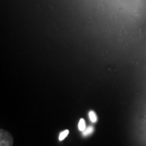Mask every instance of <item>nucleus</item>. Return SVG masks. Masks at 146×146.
<instances>
[{
    "instance_id": "obj_5",
    "label": "nucleus",
    "mask_w": 146,
    "mask_h": 146,
    "mask_svg": "<svg viewBox=\"0 0 146 146\" xmlns=\"http://www.w3.org/2000/svg\"><path fill=\"white\" fill-rule=\"evenodd\" d=\"M69 134V131L68 129H66V130H64L62 132L60 133V135H59V140L60 141H63L64 139Z\"/></svg>"
},
{
    "instance_id": "obj_2",
    "label": "nucleus",
    "mask_w": 146,
    "mask_h": 146,
    "mask_svg": "<svg viewBox=\"0 0 146 146\" xmlns=\"http://www.w3.org/2000/svg\"><path fill=\"white\" fill-rule=\"evenodd\" d=\"M94 131V128L92 126H89L87 128L85 129V130L83 131V135L86 137V136H89L90 135L92 134Z\"/></svg>"
},
{
    "instance_id": "obj_1",
    "label": "nucleus",
    "mask_w": 146,
    "mask_h": 146,
    "mask_svg": "<svg viewBox=\"0 0 146 146\" xmlns=\"http://www.w3.org/2000/svg\"><path fill=\"white\" fill-rule=\"evenodd\" d=\"M14 143L12 135L8 131H0V146H12Z\"/></svg>"
},
{
    "instance_id": "obj_4",
    "label": "nucleus",
    "mask_w": 146,
    "mask_h": 146,
    "mask_svg": "<svg viewBox=\"0 0 146 146\" xmlns=\"http://www.w3.org/2000/svg\"><path fill=\"white\" fill-rule=\"evenodd\" d=\"M85 129H86V123H85V120L83 118H81L78 123V129L81 131H84Z\"/></svg>"
},
{
    "instance_id": "obj_3",
    "label": "nucleus",
    "mask_w": 146,
    "mask_h": 146,
    "mask_svg": "<svg viewBox=\"0 0 146 146\" xmlns=\"http://www.w3.org/2000/svg\"><path fill=\"white\" fill-rule=\"evenodd\" d=\"M89 117L92 123H96L97 120H98V117H97L96 112L93 110H91L89 112Z\"/></svg>"
}]
</instances>
